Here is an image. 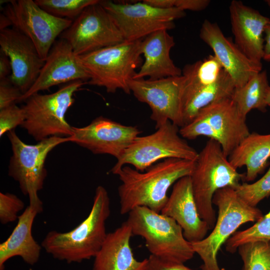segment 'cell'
<instances>
[{
    "mask_svg": "<svg viewBox=\"0 0 270 270\" xmlns=\"http://www.w3.org/2000/svg\"><path fill=\"white\" fill-rule=\"evenodd\" d=\"M267 73L262 70L252 76L242 86L235 88L232 99L240 114L246 118L252 110L266 111V97L270 87Z\"/></svg>",
    "mask_w": 270,
    "mask_h": 270,
    "instance_id": "cell-26",
    "label": "cell"
},
{
    "mask_svg": "<svg viewBox=\"0 0 270 270\" xmlns=\"http://www.w3.org/2000/svg\"><path fill=\"white\" fill-rule=\"evenodd\" d=\"M229 11L234 43L249 58L261 63L264 30L270 18L240 0L232 1Z\"/></svg>",
    "mask_w": 270,
    "mask_h": 270,
    "instance_id": "cell-19",
    "label": "cell"
},
{
    "mask_svg": "<svg viewBox=\"0 0 270 270\" xmlns=\"http://www.w3.org/2000/svg\"><path fill=\"white\" fill-rule=\"evenodd\" d=\"M42 211L28 205L18 218V222L8 238L0 244V270L10 258L18 256L30 265L39 260L41 246L32 236V230L36 216Z\"/></svg>",
    "mask_w": 270,
    "mask_h": 270,
    "instance_id": "cell-23",
    "label": "cell"
},
{
    "mask_svg": "<svg viewBox=\"0 0 270 270\" xmlns=\"http://www.w3.org/2000/svg\"><path fill=\"white\" fill-rule=\"evenodd\" d=\"M200 36L212 48L214 56L232 78L236 88L242 86L262 70V62L249 58L234 42L224 35L216 23L205 20Z\"/></svg>",
    "mask_w": 270,
    "mask_h": 270,
    "instance_id": "cell-17",
    "label": "cell"
},
{
    "mask_svg": "<svg viewBox=\"0 0 270 270\" xmlns=\"http://www.w3.org/2000/svg\"><path fill=\"white\" fill-rule=\"evenodd\" d=\"M238 195L248 205L256 207L270 196V166L266 172L254 182H242L236 189Z\"/></svg>",
    "mask_w": 270,
    "mask_h": 270,
    "instance_id": "cell-30",
    "label": "cell"
},
{
    "mask_svg": "<svg viewBox=\"0 0 270 270\" xmlns=\"http://www.w3.org/2000/svg\"><path fill=\"white\" fill-rule=\"evenodd\" d=\"M160 213L173 218L182 228L185 238L191 243L204 239L210 230L199 214L190 176L182 177L174 183Z\"/></svg>",
    "mask_w": 270,
    "mask_h": 270,
    "instance_id": "cell-18",
    "label": "cell"
},
{
    "mask_svg": "<svg viewBox=\"0 0 270 270\" xmlns=\"http://www.w3.org/2000/svg\"><path fill=\"white\" fill-rule=\"evenodd\" d=\"M244 176L230 163L218 142L212 139L206 142L198 153L190 177L199 214L210 230L216 220L212 206L214 194L226 187L236 189Z\"/></svg>",
    "mask_w": 270,
    "mask_h": 270,
    "instance_id": "cell-3",
    "label": "cell"
},
{
    "mask_svg": "<svg viewBox=\"0 0 270 270\" xmlns=\"http://www.w3.org/2000/svg\"><path fill=\"white\" fill-rule=\"evenodd\" d=\"M133 236L126 221L108 233L101 248L94 257L92 270H148V258L138 260L130 244Z\"/></svg>",
    "mask_w": 270,
    "mask_h": 270,
    "instance_id": "cell-22",
    "label": "cell"
},
{
    "mask_svg": "<svg viewBox=\"0 0 270 270\" xmlns=\"http://www.w3.org/2000/svg\"><path fill=\"white\" fill-rule=\"evenodd\" d=\"M208 0H164V6L166 8H177L183 10L201 11L209 5Z\"/></svg>",
    "mask_w": 270,
    "mask_h": 270,
    "instance_id": "cell-34",
    "label": "cell"
},
{
    "mask_svg": "<svg viewBox=\"0 0 270 270\" xmlns=\"http://www.w3.org/2000/svg\"><path fill=\"white\" fill-rule=\"evenodd\" d=\"M270 134L250 133L228 156L230 163L236 169L246 168L244 180L252 182L264 172L269 164Z\"/></svg>",
    "mask_w": 270,
    "mask_h": 270,
    "instance_id": "cell-25",
    "label": "cell"
},
{
    "mask_svg": "<svg viewBox=\"0 0 270 270\" xmlns=\"http://www.w3.org/2000/svg\"><path fill=\"white\" fill-rule=\"evenodd\" d=\"M25 118L24 109L16 104L0 110V136L14 130L18 126H20Z\"/></svg>",
    "mask_w": 270,
    "mask_h": 270,
    "instance_id": "cell-32",
    "label": "cell"
},
{
    "mask_svg": "<svg viewBox=\"0 0 270 270\" xmlns=\"http://www.w3.org/2000/svg\"><path fill=\"white\" fill-rule=\"evenodd\" d=\"M110 214L108 192L99 186L96 189L87 218L69 232H49L42 242V247L54 258L68 263L80 262L94 258L108 234L106 222Z\"/></svg>",
    "mask_w": 270,
    "mask_h": 270,
    "instance_id": "cell-2",
    "label": "cell"
},
{
    "mask_svg": "<svg viewBox=\"0 0 270 270\" xmlns=\"http://www.w3.org/2000/svg\"><path fill=\"white\" fill-rule=\"evenodd\" d=\"M22 95L20 89L10 82L8 78L0 80V110L18 102Z\"/></svg>",
    "mask_w": 270,
    "mask_h": 270,
    "instance_id": "cell-33",
    "label": "cell"
},
{
    "mask_svg": "<svg viewBox=\"0 0 270 270\" xmlns=\"http://www.w3.org/2000/svg\"><path fill=\"white\" fill-rule=\"evenodd\" d=\"M258 241H270V210L252 226L236 232L225 243L226 250L234 253L244 244Z\"/></svg>",
    "mask_w": 270,
    "mask_h": 270,
    "instance_id": "cell-27",
    "label": "cell"
},
{
    "mask_svg": "<svg viewBox=\"0 0 270 270\" xmlns=\"http://www.w3.org/2000/svg\"><path fill=\"white\" fill-rule=\"evenodd\" d=\"M85 83L76 80L66 84L54 92L33 94L22 107L26 118L20 126L36 141L52 136L68 138L72 134V126L66 114L74 102V95Z\"/></svg>",
    "mask_w": 270,
    "mask_h": 270,
    "instance_id": "cell-7",
    "label": "cell"
},
{
    "mask_svg": "<svg viewBox=\"0 0 270 270\" xmlns=\"http://www.w3.org/2000/svg\"><path fill=\"white\" fill-rule=\"evenodd\" d=\"M100 2L85 8L60 36L70 45L76 56L124 41L114 20Z\"/></svg>",
    "mask_w": 270,
    "mask_h": 270,
    "instance_id": "cell-12",
    "label": "cell"
},
{
    "mask_svg": "<svg viewBox=\"0 0 270 270\" xmlns=\"http://www.w3.org/2000/svg\"><path fill=\"white\" fill-rule=\"evenodd\" d=\"M100 2L112 16L127 41L142 40L158 30L172 29L175 26L174 20L186 14L177 8H160L144 0L133 3L112 0Z\"/></svg>",
    "mask_w": 270,
    "mask_h": 270,
    "instance_id": "cell-10",
    "label": "cell"
},
{
    "mask_svg": "<svg viewBox=\"0 0 270 270\" xmlns=\"http://www.w3.org/2000/svg\"><path fill=\"white\" fill-rule=\"evenodd\" d=\"M142 40H124L78 56L90 76L88 84L104 88L108 93L121 90L130 94L129 83L143 63L140 51Z\"/></svg>",
    "mask_w": 270,
    "mask_h": 270,
    "instance_id": "cell-6",
    "label": "cell"
},
{
    "mask_svg": "<svg viewBox=\"0 0 270 270\" xmlns=\"http://www.w3.org/2000/svg\"><path fill=\"white\" fill-rule=\"evenodd\" d=\"M182 75L150 80L136 78L129 83L134 97L150 108V118L157 129L170 120L178 127L184 126L181 112Z\"/></svg>",
    "mask_w": 270,
    "mask_h": 270,
    "instance_id": "cell-13",
    "label": "cell"
},
{
    "mask_svg": "<svg viewBox=\"0 0 270 270\" xmlns=\"http://www.w3.org/2000/svg\"><path fill=\"white\" fill-rule=\"evenodd\" d=\"M212 204L218 206V215L212 232L202 240L192 244L195 254L202 261V270H224L220 267L217 260L222 246L241 225L256 222L263 214L259 208L246 204L230 187L218 190Z\"/></svg>",
    "mask_w": 270,
    "mask_h": 270,
    "instance_id": "cell-5",
    "label": "cell"
},
{
    "mask_svg": "<svg viewBox=\"0 0 270 270\" xmlns=\"http://www.w3.org/2000/svg\"><path fill=\"white\" fill-rule=\"evenodd\" d=\"M24 206V202L16 195L0 193V222L5 224L18 219V214Z\"/></svg>",
    "mask_w": 270,
    "mask_h": 270,
    "instance_id": "cell-31",
    "label": "cell"
},
{
    "mask_svg": "<svg viewBox=\"0 0 270 270\" xmlns=\"http://www.w3.org/2000/svg\"><path fill=\"white\" fill-rule=\"evenodd\" d=\"M148 270H194L184 264L175 263L150 255L148 258Z\"/></svg>",
    "mask_w": 270,
    "mask_h": 270,
    "instance_id": "cell-35",
    "label": "cell"
},
{
    "mask_svg": "<svg viewBox=\"0 0 270 270\" xmlns=\"http://www.w3.org/2000/svg\"><path fill=\"white\" fill-rule=\"evenodd\" d=\"M174 37L168 30H161L148 36L140 42V51L144 60L134 79L156 80L182 75V70L170 56L174 46Z\"/></svg>",
    "mask_w": 270,
    "mask_h": 270,
    "instance_id": "cell-21",
    "label": "cell"
},
{
    "mask_svg": "<svg viewBox=\"0 0 270 270\" xmlns=\"http://www.w3.org/2000/svg\"><path fill=\"white\" fill-rule=\"evenodd\" d=\"M12 73V66L8 57L2 52H0V80L6 79Z\"/></svg>",
    "mask_w": 270,
    "mask_h": 270,
    "instance_id": "cell-36",
    "label": "cell"
},
{
    "mask_svg": "<svg viewBox=\"0 0 270 270\" xmlns=\"http://www.w3.org/2000/svg\"><path fill=\"white\" fill-rule=\"evenodd\" d=\"M235 88L234 81L225 70L217 80L210 84H192L184 81L181 93L184 126L192 121L206 106L222 99L232 98Z\"/></svg>",
    "mask_w": 270,
    "mask_h": 270,
    "instance_id": "cell-24",
    "label": "cell"
},
{
    "mask_svg": "<svg viewBox=\"0 0 270 270\" xmlns=\"http://www.w3.org/2000/svg\"><path fill=\"white\" fill-rule=\"evenodd\" d=\"M140 133L137 126L124 125L100 116L86 126H72V134L68 138L70 142L94 154H108L118 160Z\"/></svg>",
    "mask_w": 270,
    "mask_h": 270,
    "instance_id": "cell-14",
    "label": "cell"
},
{
    "mask_svg": "<svg viewBox=\"0 0 270 270\" xmlns=\"http://www.w3.org/2000/svg\"><path fill=\"white\" fill-rule=\"evenodd\" d=\"M0 46L11 64L10 82L24 94L34 83L45 60L33 42L13 28L0 30Z\"/></svg>",
    "mask_w": 270,
    "mask_h": 270,
    "instance_id": "cell-15",
    "label": "cell"
},
{
    "mask_svg": "<svg viewBox=\"0 0 270 270\" xmlns=\"http://www.w3.org/2000/svg\"><path fill=\"white\" fill-rule=\"evenodd\" d=\"M237 250L243 262L242 270H270V241L246 243Z\"/></svg>",
    "mask_w": 270,
    "mask_h": 270,
    "instance_id": "cell-28",
    "label": "cell"
},
{
    "mask_svg": "<svg viewBox=\"0 0 270 270\" xmlns=\"http://www.w3.org/2000/svg\"><path fill=\"white\" fill-rule=\"evenodd\" d=\"M126 222L133 236H141L151 255L168 262L184 264L195 252L184 237L180 226L172 218L144 206L134 208Z\"/></svg>",
    "mask_w": 270,
    "mask_h": 270,
    "instance_id": "cell-4",
    "label": "cell"
},
{
    "mask_svg": "<svg viewBox=\"0 0 270 270\" xmlns=\"http://www.w3.org/2000/svg\"><path fill=\"white\" fill-rule=\"evenodd\" d=\"M197 116L210 124L228 158L250 134L246 118L240 114L232 98L210 104L202 109Z\"/></svg>",
    "mask_w": 270,
    "mask_h": 270,
    "instance_id": "cell-20",
    "label": "cell"
},
{
    "mask_svg": "<svg viewBox=\"0 0 270 270\" xmlns=\"http://www.w3.org/2000/svg\"><path fill=\"white\" fill-rule=\"evenodd\" d=\"M2 14L12 28L28 36L46 60L56 38L68 28L72 20L55 16L32 0H12Z\"/></svg>",
    "mask_w": 270,
    "mask_h": 270,
    "instance_id": "cell-11",
    "label": "cell"
},
{
    "mask_svg": "<svg viewBox=\"0 0 270 270\" xmlns=\"http://www.w3.org/2000/svg\"><path fill=\"white\" fill-rule=\"evenodd\" d=\"M156 130L152 134L134 138L110 172L116 174L128 164L144 172L158 161L170 158L196 160L198 152L182 137L178 126L168 120Z\"/></svg>",
    "mask_w": 270,
    "mask_h": 270,
    "instance_id": "cell-8",
    "label": "cell"
},
{
    "mask_svg": "<svg viewBox=\"0 0 270 270\" xmlns=\"http://www.w3.org/2000/svg\"><path fill=\"white\" fill-rule=\"evenodd\" d=\"M90 76L70 45L64 40H56L51 48L38 78L18 102L52 86L76 80H89Z\"/></svg>",
    "mask_w": 270,
    "mask_h": 270,
    "instance_id": "cell-16",
    "label": "cell"
},
{
    "mask_svg": "<svg viewBox=\"0 0 270 270\" xmlns=\"http://www.w3.org/2000/svg\"><path fill=\"white\" fill-rule=\"evenodd\" d=\"M262 60L270 62V18L264 30Z\"/></svg>",
    "mask_w": 270,
    "mask_h": 270,
    "instance_id": "cell-37",
    "label": "cell"
},
{
    "mask_svg": "<svg viewBox=\"0 0 270 270\" xmlns=\"http://www.w3.org/2000/svg\"><path fill=\"white\" fill-rule=\"evenodd\" d=\"M266 101L267 106H270V86L267 92Z\"/></svg>",
    "mask_w": 270,
    "mask_h": 270,
    "instance_id": "cell-39",
    "label": "cell"
},
{
    "mask_svg": "<svg viewBox=\"0 0 270 270\" xmlns=\"http://www.w3.org/2000/svg\"><path fill=\"white\" fill-rule=\"evenodd\" d=\"M11 26L10 23L8 18L4 15V14H1L0 15V30H2Z\"/></svg>",
    "mask_w": 270,
    "mask_h": 270,
    "instance_id": "cell-38",
    "label": "cell"
},
{
    "mask_svg": "<svg viewBox=\"0 0 270 270\" xmlns=\"http://www.w3.org/2000/svg\"><path fill=\"white\" fill-rule=\"evenodd\" d=\"M42 8L60 18L74 21L90 5L99 0H35Z\"/></svg>",
    "mask_w": 270,
    "mask_h": 270,
    "instance_id": "cell-29",
    "label": "cell"
},
{
    "mask_svg": "<svg viewBox=\"0 0 270 270\" xmlns=\"http://www.w3.org/2000/svg\"><path fill=\"white\" fill-rule=\"evenodd\" d=\"M267 4L268 5V6L269 7H270V0H265Z\"/></svg>",
    "mask_w": 270,
    "mask_h": 270,
    "instance_id": "cell-40",
    "label": "cell"
},
{
    "mask_svg": "<svg viewBox=\"0 0 270 270\" xmlns=\"http://www.w3.org/2000/svg\"><path fill=\"white\" fill-rule=\"evenodd\" d=\"M12 154L8 166V175L18 182L22 192L28 196L29 205L43 210L38 192L43 188L47 175L45 162L48 154L60 144L70 142L69 138L52 136L28 144L14 130L8 132Z\"/></svg>",
    "mask_w": 270,
    "mask_h": 270,
    "instance_id": "cell-9",
    "label": "cell"
},
{
    "mask_svg": "<svg viewBox=\"0 0 270 270\" xmlns=\"http://www.w3.org/2000/svg\"><path fill=\"white\" fill-rule=\"evenodd\" d=\"M196 161L167 158L144 172L127 165L122 167L116 174L122 182L118 187L120 214H128L138 206L160 213L168 200L170 188L180 178L192 174Z\"/></svg>",
    "mask_w": 270,
    "mask_h": 270,
    "instance_id": "cell-1",
    "label": "cell"
}]
</instances>
